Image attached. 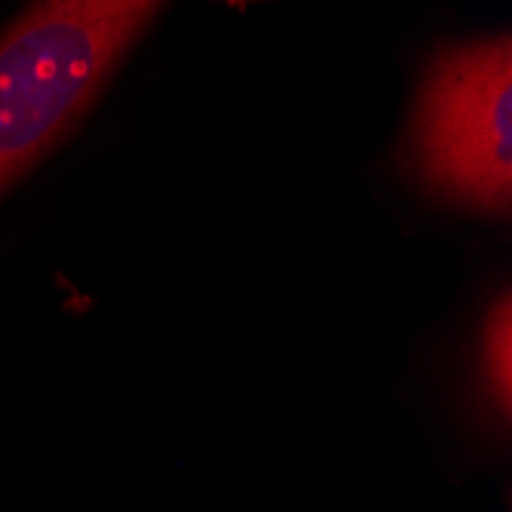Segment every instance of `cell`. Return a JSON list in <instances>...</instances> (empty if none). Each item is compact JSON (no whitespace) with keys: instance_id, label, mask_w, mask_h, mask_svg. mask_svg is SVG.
I'll list each match as a JSON object with an SVG mask.
<instances>
[{"instance_id":"1","label":"cell","mask_w":512,"mask_h":512,"mask_svg":"<svg viewBox=\"0 0 512 512\" xmlns=\"http://www.w3.org/2000/svg\"><path fill=\"white\" fill-rule=\"evenodd\" d=\"M163 7L145 0L34 4L0 37V191L96 102Z\"/></svg>"},{"instance_id":"3","label":"cell","mask_w":512,"mask_h":512,"mask_svg":"<svg viewBox=\"0 0 512 512\" xmlns=\"http://www.w3.org/2000/svg\"><path fill=\"white\" fill-rule=\"evenodd\" d=\"M482 393L491 411L500 414V421L506 424L509 417V396H512V307L509 295H503L485 322L482 332Z\"/></svg>"},{"instance_id":"2","label":"cell","mask_w":512,"mask_h":512,"mask_svg":"<svg viewBox=\"0 0 512 512\" xmlns=\"http://www.w3.org/2000/svg\"><path fill=\"white\" fill-rule=\"evenodd\" d=\"M408 166L457 206L509 215L512 206V43L509 34L442 50L417 92Z\"/></svg>"}]
</instances>
